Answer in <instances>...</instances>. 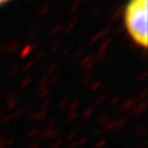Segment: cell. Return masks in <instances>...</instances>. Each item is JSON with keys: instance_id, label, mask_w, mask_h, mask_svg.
<instances>
[{"instance_id": "1", "label": "cell", "mask_w": 148, "mask_h": 148, "mask_svg": "<svg viewBox=\"0 0 148 148\" xmlns=\"http://www.w3.org/2000/svg\"><path fill=\"white\" fill-rule=\"evenodd\" d=\"M123 24L132 41L147 47V0H129L123 10Z\"/></svg>"}, {"instance_id": "2", "label": "cell", "mask_w": 148, "mask_h": 148, "mask_svg": "<svg viewBox=\"0 0 148 148\" xmlns=\"http://www.w3.org/2000/svg\"><path fill=\"white\" fill-rule=\"evenodd\" d=\"M8 1H9V0H0V6H1V5H3L4 3L8 2Z\"/></svg>"}]
</instances>
